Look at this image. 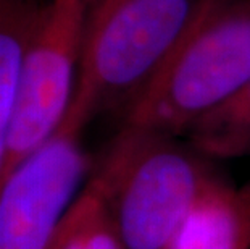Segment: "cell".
Wrapping results in <instances>:
<instances>
[{
    "label": "cell",
    "instance_id": "8992f818",
    "mask_svg": "<svg viewBox=\"0 0 250 249\" xmlns=\"http://www.w3.org/2000/svg\"><path fill=\"white\" fill-rule=\"evenodd\" d=\"M167 249H250V184L215 180L181 222Z\"/></svg>",
    "mask_w": 250,
    "mask_h": 249
},
{
    "label": "cell",
    "instance_id": "277c9868",
    "mask_svg": "<svg viewBox=\"0 0 250 249\" xmlns=\"http://www.w3.org/2000/svg\"><path fill=\"white\" fill-rule=\"evenodd\" d=\"M92 3L94 0L42 2L21 67L3 178L44 144L70 112Z\"/></svg>",
    "mask_w": 250,
    "mask_h": 249
},
{
    "label": "cell",
    "instance_id": "ba28073f",
    "mask_svg": "<svg viewBox=\"0 0 250 249\" xmlns=\"http://www.w3.org/2000/svg\"><path fill=\"white\" fill-rule=\"evenodd\" d=\"M50 249H125L102 184L92 177L58 226Z\"/></svg>",
    "mask_w": 250,
    "mask_h": 249
},
{
    "label": "cell",
    "instance_id": "3957f363",
    "mask_svg": "<svg viewBox=\"0 0 250 249\" xmlns=\"http://www.w3.org/2000/svg\"><path fill=\"white\" fill-rule=\"evenodd\" d=\"M204 157L171 135L123 126L94 177L125 249H167L199 196L216 180Z\"/></svg>",
    "mask_w": 250,
    "mask_h": 249
},
{
    "label": "cell",
    "instance_id": "5b68a950",
    "mask_svg": "<svg viewBox=\"0 0 250 249\" xmlns=\"http://www.w3.org/2000/svg\"><path fill=\"white\" fill-rule=\"evenodd\" d=\"M89 118L70 107L65 121L0 183V249H50L58 226L86 186L81 135Z\"/></svg>",
    "mask_w": 250,
    "mask_h": 249
},
{
    "label": "cell",
    "instance_id": "9c48e42d",
    "mask_svg": "<svg viewBox=\"0 0 250 249\" xmlns=\"http://www.w3.org/2000/svg\"><path fill=\"white\" fill-rule=\"evenodd\" d=\"M190 146L205 157H250V81L188 131Z\"/></svg>",
    "mask_w": 250,
    "mask_h": 249
},
{
    "label": "cell",
    "instance_id": "7a4b0ae2",
    "mask_svg": "<svg viewBox=\"0 0 250 249\" xmlns=\"http://www.w3.org/2000/svg\"><path fill=\"white\" fill-rule=\"evenodd\" d=\"M250 81V0H213L125 113V126L188 133Z\"/></svg>",
    "mask_w": 250,
    "mask_h": 249
},
{
    "label": "cell",
    "instance_id": "52a82bcc",
    "mask_svg": "<svg viewBox=\"0 0 250 249\" xmlns=\"http://www.w3.org/2000/svg\"><path fill=\"white\" fill-rule=\"evenodd\" d=\"M41 5L39 0H0V183L7 160L21 67Z\"/></svg>",
    "mask_w": 250,
    "mask_h": 249
},
{
    "label": "cell",
    "instance_id": "6da1fadb",
    "mask_svg": "<svg viewBox=\"0 0 250 249\" xmlns=\"http://www.w3.org/2000/svg\"><path fill=\"white\" fill-rule=\"evenodd\" d=\"M213 0H94L71 105L90 120L134 104Z\"/></svg>",
    "mask_w": 250,
    "mask_h": 249
}]
</instances>
